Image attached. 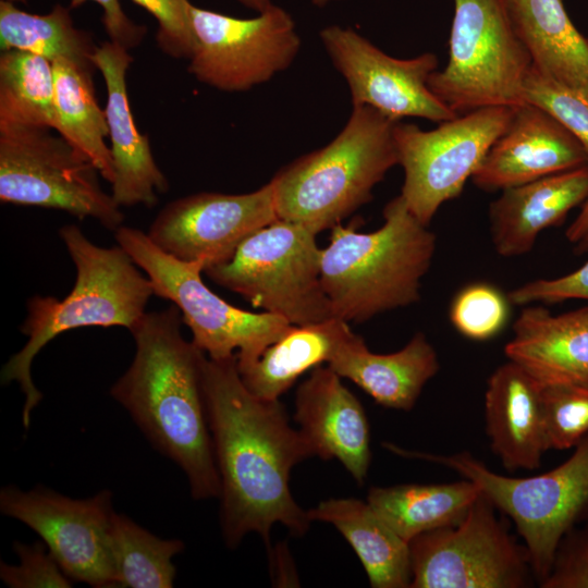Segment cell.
Here are the masks:
<instances>
[{
	"mask_svg": "<svg viewBox=\"0 0 588 588\" xmlns=\"http://www.w3.org/2000/svg\"><path fill=\"white\" fill-rule=\"evenodd\" d=\"M588 166L579 140L541 108L514 109L507 130L495 140L471 180L487 192L503 191Z\"/></svg>",
	"mask_w": 588,
	"mask_h": 588,
	"instance_id": "obj_17",
	"label": "cell"
},
{
	"mask_svg": "<svg viewBox=\"0 0 588 588\" xmlns=\"http://www.w3.org/2000/svg\"><path fill=\"white\" fill-rule=\"evenodd\" d=\"M384 446L405 457L445 466L471 480L513 522L539 586L550 573L563 537L588 516V436L558 467L519 478L494 473L466 451L440 455L391 443Z\"/></svg>",
	"mask_w": 588,
	"mask_h": 588,
	"instance_id": "obj_6",
	"label": "cell"
},
{
	"mask_svg": "<svg viewBox=\"0 0 588 588\" xmlns=\"http://www.w3.org/2000/svg\"><path fill=\"white\" fill-rule=\"evenodd\" d=\"M294 420L315 456L336 458L363 485L371 460L367 416L329 366H318L296 391Z\"/></svg>",
	"mask_w": 588,
	"mask_h": 588,
	"instance_id": "obj_19",
	"label": "cell"
},
{
	"mask_svg": "<svg viewBox=\"0 0 588 588\" xmlns=\"http://www.w3.org/2000/svg\"><path fill=\"white\" fill-rule=\"evenodd\" d=\"M59 235L76 268L74 286L62 301L39 295L28 299L27 316L21 326L27 342L1 371L2 383L15 381L25 395V428L42 397L32 379V364L44 346L59 334L78 328L120 326L131 330L154 295L147 275L120 245L97 246L75 224L63 225Z\"/></svg>",
	"mask_w": 588,
	"mask_h": 588,
	"instance_id": "obj_4",
	"label": "cell"
},
{
	"mask_svg": "<svg viewBox=\"0 0 588 588\" xmlns=\"http://www.w3.org/2000/svg\"><path fill=\"white\" fill-rule=\"evenodd\" d=\"M242 5L260 13L273 4L271 0H236Z\"/></svg>",
	"mask_w": 588,
	"mask_h": 588,
	"instance_id": "obj_41",
	"label": "cell"
},
{
	"mask_svg": "<svg viewBox=\"0 0 588 588\" xmlns=\"http://www.w3.org/2000/svg\"><path fill=\"white\" fill-rule=\"evenodd\" d=\"M1 50H21L51 62L68 60L95 71L98 48L90 33L75 26L69 9L57 4L44 15L27 13L9 0L0 1Z\"/></svg>",
	"mask_w": 588,
	"mask_h": 588,
	"instance_id": "obj_29",
	"label": "cell"
},
{
	"mask_svg": "<svg viewBox=\"0 0 588 588\" xmlns=\"http://www.w3.org/2000/svg\"><path fill=\"white\" fill-rule=\"evenodd\" d=\"M111 554L117 587L169 588L175 566L172 559L184 550L179 539H161L125 515H112Z\"/></svg>",
	"mask_w": 588,
	"mask_h": 588,
	"instance_id": "obj_31",
	"label": "cell"
},
{
	"mask_svg": "<svg viewBox=\"0 0 588 588\" xmlns=\"http://www.w3.org/2000/svg\"><path fill=\"white\" fill-rule=\"evenodd\" d=\"M480 490L469 479L391 487H372L367 502L405 541L437 528L455 525L467 513Z\"/></svg>",
	"mask_w": 588,
	"mask_h": 588,
	"instance_id": "obj_27",
	"label": "cell"
},
{
	"mask_svg": "<svg viewBox=\"0 0 588 588\" xmlns=\"http://www.w3.org/2000/svg\"><path fill=\"white\" fill-rule=\"evenodd\" d=\"M328 366L347 378L378 404L411 411L426 383L440 368L438 354L422 332H417L400 351L378 354L364 339L353 334Z\"/></svg>",
	"mask_w": 588,
	"mask_h": 588,
	"instance_id": "obj_23",
	"label": "cell"
},
{
	"mask_svg": "<svg viewBox=\"0 0 588 588\" xmlns=\"http://www.w3.org/2000/svg\"><path fill=\"white\" fill-rule=\"evenodd\" d=\"M194 51L188 72L221 91H247L286 70L301 49L291 14L272 4L255 17L188 7Z\"/></svg>",
	"mask_w": 588,
	"mask_h": 588,
	"instance_id": "obj_13",
	"label": "cell"
},
{
	"mask_svg": "<svg viewBox=\"0 0 588 588\" xmlns=\"http://www.w3.org/2000/svg\"><path fill=\"white\" fill-rule=\"evenodd\" d=\"M524 101L561 123L579 140L588 158V95L562 86L531 66L524 82Z\"/></svg>",
	"mask_w": 588,
	"mask_h": 588,
	"instance_id": "obj_34",
	"label": "cell"
},
{
	"mask_svg": "<svg viewBox=\"0 0 588 588\" xmlns=\"http://www.w3.org/2000/svg\"><path fill=\"white\" fill-rule=\"evenodd\" d=\"M94 163L49 128H0V200L93 218L117 231L124 215Z\"/></svg>",
	"mask_w": 588,
	"mask_h": 588,
	"instance_id": "obj_11",
	"label": "cell"
},
{
	"mask_svg": "<svg viewBox=\"0 0 588 588\" xmlns=\"http://www.w3.org/2000/svg\"><path fill=\"white\" fill-rule=\"evenodd\" d=\"M485 421L490 448L507 471L541 466L549 450L542 384L518 364L509 360L489 377Z\"/></svg>",
	"mask_w": 588,
	"mask_h": 588,
	"instance_id": "obj_20",
	"label": "cell"
},
{
	"mask_svg": "<svg viewBox=\"0 0 588 588\" xmlns=\"http://www.w3.org/2000/svg\"><path fill=\"white\" fill-rule=\"evenodd\" d=\"M316 236L303 224L278 219L248 235L228 260L204 272L253 307L291 324L334 318L320 281L321 248Z\"/></svg>",
	"mask_w": 588,
	"mask_h": 588,
	"instance_id": "obj_9",
	"label": "cell"
},
{
	"mask_svg": "<svg viewBox=\"0 0 588 588\" xmlns=\"http://www.w3.org/2000/svg\"><path fill=\"white\" fill-rule=\"evenodd\" d=\"M353 334L348 322L339 318L292 324L255 360L237 366L238 373L256 396L279 400L304 372L329 364Z\"/></svg>",
	"mask_w": 588,
	"mask_h": 588,
	"instance_id": "obj_25",
	"label": "cell"
},
{
	"mask_svg": "<svg viewBox=\"0 0 588 588\" xmlns=\"http://www.w3.org/2000/svg\"><path fill=\"white\" fill-rule=\"evenodd\" d=\"M541 588H588V516L561 540Z\"/></svg>",
	"mask_w": 588,
	"mask_h": 588,
	"instance_id": "obj_37",
	"label": "cell"
},
{
	"mask_svg": "<svg viewBox=\"0 0 588 588\" xmlns=\"http://www.w3.org/2000/svg\"><path fill=\"white\" fill-rule=\"evenodd\" d=\"M549 450H568L588 436V385H542Z\"/></svg>",
	"mask_w": 588,
	"mask_h": 588,
	"instance_id": "obj_32",
	"label": "cell"
},
{
	"mask_svg": "<svg viewBox=\"0 0 588 588\" xmlns=\"http://www.w3.org/2000/svg\"><path fill=\"white\" fill-rule=\"evenodd\" d=\"M54 72L50 60L21 50L0 56V128L54 130Z\"/></svg>",
	"mask_w": 588,
	"mask_h": 588,
	"instance_id": "obj_30",
	"label": "cell"
},
{
	"mask_svg": "<svg viewBox=\"0 0 588 588\" xmlns=\"http://www.w3.org/2000/svg\"><path fill=\"white\" fill-rule=\"evenodd\" d=\"M514 28L542 76L588 95V39L563 0H510Z\"/></svg>",
	"mask_w": 588,
	"mask_h": 588,
	"instance_id": "obj_24",
	"label": "cell"
},
{
	"mask_svg": "<svg viewBox=\"0 0 588 588\" xmlns=\"http://www.w3.org/2000/svg\"><path fill=\"white\" fill-rule=\"evenodd\" d=\"M93 62L107 89L105 112L114 170L111 195L120 207L151 208L158 203V194L169 189V182L130 107L126 75L133 57L124 47L108 40L98 46Z\"/></svg>",
	"mask_w": 588,
	"mask_h": 588,
	"instance_id": "obj_18",
	"label": "cell"
},
{
	"mask_svg": "<svg viewBox=\"0 0 588 588\" xmlns=\"http://www.w3.org/2000/svg\"><path fill=\"white\" fill-rule=\"evenodd\" d=\"M565 235L571 243L577 245L588 237V199L583 205L576 219L566 230Z\"/></svg>",
	"mask_w": 588,
	"mask_h": 588,
	"instance_id": "obj_40",
	"label": "cell"
},
{
	"mask_svg": "<svg viewBox=\"0 0 588 588\" xmlns=\"http://www.w3.org/2000/svg\"><path fill=\"white\" fill-rule=\"evenodd\" d=\"M309 519L333 525L357 554L373 588H409V543L366 501L329 499L307 511Z\"/></svg>",
	"mask_w": 588,
	"mask_h": 588,
	"instance_id": "obj_26",
	"label": "cell"
},
{
	"mask_svg": "<svg viewBox=\"0 0 588 588\" xmlns=\"http://www.w3.org/2000/svg\"><path fill=\"white\" fill-rule=\"evenodd\" d=\"M13 549L19 564L1 562L0 577L12 588L71 587V579L62 571L46 544H25L15 541Z\"/></svg>",
	"mask_w": 588,
	"mask_h": 588,
	"instance_id": "obj_35",
	"label": "cell"
},
{
	"mask_svg": "<svg viewBox=\"0 0 588 588\" xmlns=\"http://www.w3.org/2000/svg\"><path fill=\"white\" fill-rule=\"evenodd\" d=\"M54 72V130L83 152L110 184L114 180L113 160L106 143L109 128L105 109L98 106L94 71L68 60L52 62Z\"/></svg>",
	"mask_w": 588,
	"mask_h": 588,
	"instance_id": "obj_28",
	"label": "cell"
},
{
	"mask_svg": "<svg viewBox=\"0 0 588 588\" xmlns=\"http://www.w3.org/2000/svg\"><path fill=\"white\" fill-rule=\"evenodd\" d=\"M588 199V166L501 191L489 206L492 244L503 257L530 252L539 234L560 225Z\"/></svg>",
	"mask_w": 588,
	"mask_h": 588,
	"instance_id": "obj_21",
	"label": "cell"
},
{
	"mask_svg": "<svg viewBox=\"0 0 588 588\" xmlns=\"http://www.w3.org/2000/svg\"><path fill=\"white\" fill-rule=\"evenodd\" d=\"M171 304L146 311L130 330L135 355L110 389L150 443L185 473L196 500L219 498L221 486L204 396L206 354L181 331Z\"/></svg>",
	"mask_w": 588,
	"mask_h": 588,
	"instance_id": "obj_2",
	"label": "cell"
},
{
	"mask_svg": "<svg viewBox=\"0 0 588 588\" xmlns=\"http://www.w3.org/2000/svg\"><path fill=\"white\" fill-rule=\"evenodd\" d=\"M514 109H476L431 131L396 122L394 140L404 170L400 195L419 222L428 226L440 206L463 192L466 181L507 130Z\"/></svg>",
	"mask_w": 588,
	"mask_h": 588,
	"instance_id": "obj_12",
	"label": "cell"
},
{
	"mask_svg": "<svg viewBox=\"0 0 588 588\" xmlns=\"http://www.w3.org/2000/svg\"><path fill=\"white\" fill-rule=\"evenodd\" d=\"M87 0H72L71 7H77ZM102 9V23L109 40L130 50L136 48L146 35V27L135 23L123 11L119 0H90Z\"/></svg>",
	"mask_w": 588,
	"mask_h": 588,
	"instance_id": "obj_39",
	"label": "cell"
},
{
	"mask_svg": "<svg viewBox=\"0 0 588 588\" xmlns=\"http://www.w3.org/2000/svg\"><path fill=\"white\" fill-rule=\"evenodd\" d=\"M396 122L371 107L353 106L328 145L295 159L270 180L278 218L318 234L369 203L375 186L399 164Z\"/></svg>",
	"mask_w": 588,
	"mask_h": 588,
	"instance_id": "obj_5",
	"label": "cell"
},
{
	"mask_svg": "<svg viewBox=\"0 0 588 588\" xmlns=\"http://www.w3.org/2000/svg\"><path fill=\"white\" fill-rule=\"evenodd\" d=\"M270 181L246 194L203 192L176 198L157 215L147 232L163 252L206 268L228 260L255 231L277 221Z\"/></svg>",
	"mask_w": 588,
	"mask_h": 588,
	"instance_id": "obj_16",
	"label": "cell"
},
{
	"mask_svg": "<svg viewBox=\"0 0 588 588\" xmlns=\"http://www.w3.org/2000/svg\"><path fill=\"white\" fill-rule=\"evenodd\" d=\"M449 61L428 81L458 115L485 107L517 108L531 59L513 25L510 0H453Z\"/></svg>",
	"mask_w": 588,
	"mask_h": 588,
	"instance_id": "obj_7",
	"label": "cell"
},
{
	"mask_svg": "<svg viewBox=\"0 0 588 588\" xmlns=\"http://www.w3.org/2000/svg\"><path fill=\"white\" fill-rule=\"evenodd\" d=\"M335 1H341V0H311L313 4L319 8L328 5Z\"/></svg>",
	"mask_w": 588,
	"mask_h": 588,
	"instance_id": "obj_42",
	"label": "cell"
},
{
	"mask_svg": "<svg viewBox=\"0 0 588 588\" xmlns=\"http://www.w3.org/2000/svg\"><path fill=\"white\" fill-rule=\"evenodd\" d=\"M158 23L159 48L174 59H191L194 36L189 23V0H132Z\"/></svg>",
	"mask_w": 588,
	"mask_h": 588,
	"instance_id": "obj_36",
	"label": "cell"
},
{
	"mask_svg": "<svg viewBox=\"0 0 588 588\" xmlns=\"http://www.w3.org/2000/svg\"><path fill=\"white\" fill-rule=\"evenodd\" d=\"M507 298L514 305L555 304L567 299L588 301V261L568 274L525 283L511 291Z\"/></svg>",
	"mask_w": 588,
	"mask_h": 588,
	"instance_id": "obj_38",
	"label": "cell"
},
{
	"mask_svg": "<svg viewBox=\"0 0 588 588\" xmlns=\"http://www.w3.org/2000/svg\"><path fill=\"white\" fill-rule=\"evenodd\" d=\"M112 494L103 490L75 500L47 488L22 491L4 487L2 514L33 529L65 575L93 587H117L111 554Z\"/></svg>",
	"mask_w": 588,
	"mask_h": 588,
	"instance_id": "obj_14",
	"label": "cell"
},
{
	"mask_svg": "<svg viewBox=\"0 0 588 588\" xmlns=\"http://www.w3.org/2000/svg\"><path fill=\"white\" fill-rule=\"evenodd\" d=\"M319 37L348 86L353 106L371 107L395 121L413 117L441 123L458 117L428 86L439 66L434 53L394 58L341 25L323 27Z\"/></svg>",
	"mask_w": 588,
	"mask_h": 588,
	"instance_id": "obj_15",
	"label": "cell"
},
{
	"mask_svg": "<svg viewBox=\"0 0 588 588\" xmlns=\"http://www.w3.org/2000/svg\"><path fill=\"white\" fill-rule=\"evenodd\" d=\"M509 298L488 283H473L453 298L450 320L465 338L486 341L495 336L509 318Z\"/></svg>",
	"mask_w": 588,
	"mask_h": 588,
	"instance_id": "obj_33",
	"label": "cell"
},
{
	"mask_svg": "<svg viewBox=\"0 0 588 588\" xmlns=\"http://www.w3.org/2000/svg\"><path fill=\"white\" fill-rule=\"evenodd\" d=\"M204 396L220 478L221 528L235 548L249 532L270 546V531L282 524L303 536L310 519L289 486L293 467L315 456L279 400L256 396L244 385L236 354L221 359L206 356Z\"/></svg>",
	"mask_w": 588,
	"mask_h": 588,
	"instance_id": "obj_1",
	"label": "cell"
},
{
	"mask_svg": "<svg viewBox=\"0 0 588 588\" xmlns=\"http://www.w3.org/2000/svg\"><path fill=\"white\" fill-rule=\"evenodd\" d=\"M578 249H580V252H586L588 249V237L578 244Z\"/></svg>",
	"mask_w": 588,
	"mask_h": 588,
	"instance_id": "obj_43",
	"label": "cell"
},
{
	"mask_svg": "<svg viewBox=\"0 0 588 588\" xmlns=\"http://www.w3.org/2000/svg\"><path fill=\"white\" fill-rule=\"evenodd\" d=\"M504 353L542 385H588V306L556 316L525 307Z\"/></svg>",
	"mask_w": 588,
	"mask_h": 588,
	"instance_id": "obj_22",
	"label": "cell"
},
{
	"mask_svg": "<svg viewBox=\"0 0 588 588\" xmlns=\"http://www.w3.org/2000/svg\"><path fill=\"white\" fill-rule=\"evenodd\" d=\"M114 233L118 245L146 273L154 295L180 309L193 343L208 357L236 354L237 366L249 364L292 326L278 315L250 313L218 296L201 279L205 261L180 260L135 228L121 225Z\"/></svg>",
	"mask_w": 588,
	"mask_h": 588,
	"instance_id": "obj_8",
	"label": "cell"
},
{
	"mask_svg": "<svg viewBox=\"0 0 588 588\" xmlns=\"http://www.w3.org/2000/svg\"><path fill=\"white\" fill-rule=\"evenodd\" d=\"M482 492L455 525L409 543V588H526L536 581L528 551Z\"/></svg>",
	"mask_w": 588,
	"mask_h": 588,
	"instance_id": "obj_10",
	"label": "cell"
},
{
	"mask_svg": "<svg viewBox=\"0 0 588 588\" xmlns=\"http://www.w3.org/2000/svg\"><path fill=\"white\" fill-rule=\"evenodd\" d=\"M383 219L381 228L368 233L357 231L358 220L339 223L321 248L320 281L334 318L359 323L420 298L436 234L414 217L401 195L384 206Z\"/></svg>",
	"mask_w": 588,
	"mask_h": 588,
	"instance_id": "obj_3",
	"label": "cell"
}]
</instances>
